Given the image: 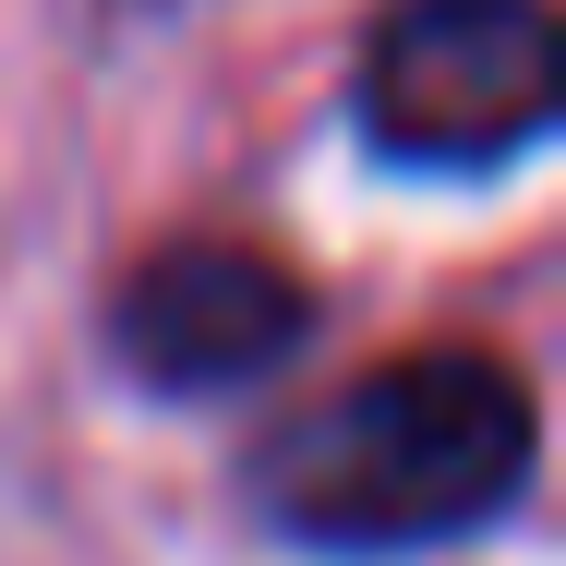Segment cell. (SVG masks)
Segmentation results:
<instances>
[{
    "instance_id": "1",
    "label": "cell",
    "mask_w": 566,
    "mask_h": 566,
    "mask_svg": "<svg viewBox=\"0 0 566 566\" xmlns=\"http://www.w3.org/2000/svg\"><path fill=\"white\" fill-rule=\"evenodd\" d=\"M253 543L302 566H422L494 543L543 494V386L482 338H422L326 398L253 422L229 458Z\"/></svg>"
},
{
    "instance_id": "2",
    "label": "cell",
    "mask_w": 566,
    "mask_h": 566,
    "mask_svg": "<svg viewBox=\"0 0 566 566\" xmlns=\"http://www.w3.org/2000/svg\"><path fill=\"white\" fill-rule=\"evenodd\" d=\"M566 120L555 0H374L349 36V145L386 181H518Z\"/></svg>"
},
{
    "instance_id": "3",
    "label": "cell",
    "mask_w": 566,
    "mask_h": 566,
    "mask_svg": "<svg viewBox=\"0 0 566 566\" xmlns=\"http://www.w3.org/2000/svg\"><path fill=\"white\" fill-rule=\"evenodd\" d=\"M326 326L314 277L277 253V241H241V229H169L145 241L97 302V349L133 398L157 410H229V398H265Z\"/></svg>"
},
{
    "instance_id": "4",
    "label": "cell",
    "mask_w": 566,
    "mask_h": 566,
    "mask_svg": "<svg viewBox=\"0 0 566 566\" xmlns=\"http://www.w3.org/2000/svg\"><path fill=\"white\" fill-rule=\"evenodd\" d=\"M109 24H169V12H193V0H97Z\"/></svg>"
}]
</instances>
